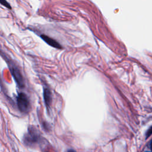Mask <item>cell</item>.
Masks as SVG:
<instances>
[{"label":"cell","instance_id":"cell-1","mask_svg":"<svg viewBox=\"0 0 152 152\" xmlns=\"http://www.w3.org/2000/svg\"><path fill=\"white\" fill-rule=\"evenodd\" d=\"M17 104L20 112L26 113L30 109V102L27 96L23 92L18 93L17 97Z\"/></svg>","mask_w":152,"mask_h":152},{"label":"cell","instance_id":"cell-2","mask_svg":"<svg viewBox=\"0 0 152 152\" xmlns=\"http://www.w3.org/2000/svg\"><path fill=\"white\" fill-rule=\"evenodd\" d=\"M9 68L10 69L11 73L12 75L17 84L18 86L20 88H22L24 86V80L23 78V76L20 72V71L17 66H16L14 64L8 62Z\"/></svg>","mask_w":152,"mask_h":152},{"label":"cell","instance_id":"cell-3","mask_svg":"<svg viewBox=\"0 0 152 152\" xmlns=\"http://www.w3.org/2000/svg\"><path fill=\"white\" fill-rule=\"evenodd\" d=\"M39 140V134L34 127L28 129V133L25 136V141L28 143H34Z\"/></svg>","mask_w":152,"mask_h":152},{"label":"cell","instance_id":"cell-4","mask_svg":"<svg viewBox=\"0 0 152 152\" xmlns=\"http://www.w3.org/2000/svg\"><path fill=\"white\" fill-rule=\"evenodd\" d=\"M40 37L47 43L48 44L49 46H52L55 48L56 49H62V46L61 45L57 42L56 41L55 39L50 38V37L45 35V34H42L40 36Z\"/></svg>","mask_w":152,"mask_h":152},{"label":"cell","instance_id":"cell-5","mask_svg":"<svg viewBox=\"0 0 152 152\" xmlns=\"http://www.w3.org/2000/svg\"><path fill=\"white\" fill-rule=\"evenodd\" d=\"M44 101L47 108H49L52 102V93L48 88H44L43 90Z\"/></svg>","mask_w":152,"mask_h":152},{"label":"cell","instance_id":"cell-6","mask_svg":"<svg viewBox=\"0 0 152 152\" xmlns=\"http://www.w3.org/2000/svg\"><path fill=\"white\" fill-rule=\"evenodd\" d=\"M0 2L2 4V5H4V6H5L7 8H10V9H11V6H10V5L6 1H5V0H1L0 1Z\"/></svg>","mask_w":152,"mask_h":152},{"label":"cell","instance_id":"cell-7","mask_svg":"<svg viewBox=\"0 0 152 152\" xmlns=\"http://www.w3.org/2000/svg\"><path fill=\"white\" fill-rule=\"evenodd\" d=\"M152 134V126H151L148 130L147 131V133H146V136H147V138H148L150 135H151Z\"/></svg>","mask_w":152,"mask_h":152},{"label":"cell","instance_id":"cell-8","mask_svg":"<svg viewBox=\"0 0 152 152\" xmlns=\"http://www.w3.org/2000/svg\"><path fill=\"white\" fill-rule=\"evenodd\" d=\"M67 152H75L74 150H69Z\"/></svg>","mask_w":152,"mask_h":152},{"label":"cell","instance_id":"cell-9","mask_svg":"<svg viewBox=\"0 0 152 152\" xmlns=\"http://www.w3.org/2000/svg\"><path fill=\"white\" fill-rule=\"evenodd\" d=\"M150 147H151V150H152V141L151 142V144H150Z\"/></svg>","mask_w":152,"mask_h":152}]
</instances>
